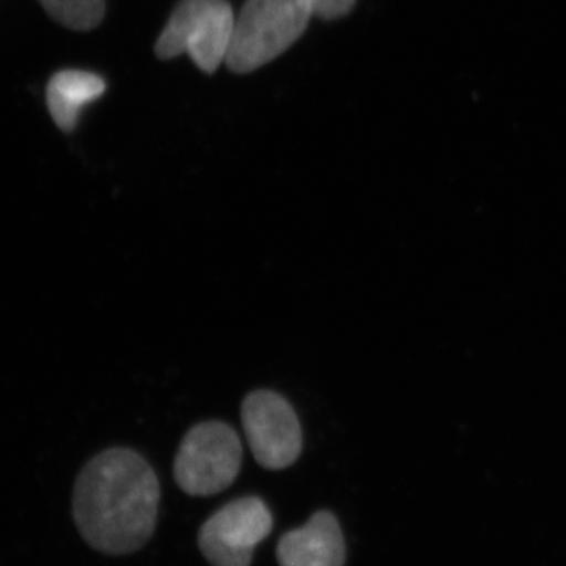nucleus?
<instances>
[{
	"mask_svg": "<svg viewBox=\"0 0 566 566\" xmlns=\"http://www.w3.org/2000/svg\"><path fill=\"white\" fill-rule=\"evenodd\" d=\"M158 476L126 447H112L88 461L74 482L73 520L84 542L109 556L147 545L158 521Z\"/></svg>",
	"mask_w": 566,
	"mask_h": 566,
	"instance_id": "obj_1",
	"label": "nucleus"
},
{
	"mask_svg": "<svg viewBox=\"0 0 566 566\" xmlns=\"http://www.w3.org/2000/svg\"><path fill=\"white\" fill-rule=\"evenodd\" d=\"M314 17L308 0H245L234 20L227 65L251 73L283 54Z\"/></svg>",
	"mask_w": 566,
	"mask_h": 566,
	"instance_id": "obj_2",
	"label": "nucleus"
},
{
	"mask_svg": "<svg viewBox=\"0 0 566 566\" xmlns=\"http://www.w3.org/2000/svg\"><path fill=\"white\" fill-rule=\"evenodd\" d=\"M234 20L227 0H181L156 41V55L169 61L188 54L205 73H214L227 62Z\"/></svg>",
	"mask_w": 566,
	"mask_h": 566,
	"instance_id": "obj_3",
	"label": "nucleus"
},
{
	"mask_svg": "<svg viewBox=\"0 0 566 566\" xmlns=\"http://www.w3.org/2000/svg\"><path fill=\"white\" fill-rule=\"evenodd\" d=\"M241 463L243 446L237 431L219 420H208L182 438L175 457V482L186 494L207 497L232 485Z\"/></svg>",
	"mask_w": 566,
	"mask_h": 566,
	"instance_id": "obj_4",
	"label": "nucleus"
},
{
	"mask_svg": "<svg viewBox=\"0 0 566 566\" xmlns=\"http://www.w3.org/2000/svg\"><path fill=\"white\" fill-rule=\"evenodd\" d=\"M241 420L256 463L281 471L303 452V430L293 406L273 390H255L241 405Z\"/></svg>",
	"mask_w": 566,
	"mask_h": 566,
	"instance_id": "obj_5",
	"label": "nucleus"
},
{
	"mask_svg": "<svg viewBox=\"0 0 566 566\" xmlns=\"http://www.w3.org/2000/svg\"><path fill=\"white\" fill-rule=\"evenodd\" d=\"M273 531V513L255 495L223 505L203 524L199 547L212 566H249L253 551Z\"/></svg>",
	"mask_w": 566,
	"mask_h": 566,
	"instance_id": "obj_6",
	"label": "nucleus"
},
{
	"mask_svg": "<svg viewBox=\"0 0 566 566\" xmlns=\"http://www.w3.org/2000/svg\"><path fill=\"white\" fill-rule=\"evenodd\" d=\"M346 547L333 513L318 512L304 527L282 536L277 546L281 566H344Z\"/></svg>",
	"mask_w": 566,
	"mask_h": 566,
	"instance_id": "obj_7",
	"label": "nucleus"
},
{
	"mask_svg": "<svg viewBox=\"0 0 566 566\" xmlns=\"http://www.w3.org/2000/svg\"><path fill=\"white\" fill-rule=\"evenodd\" d=\"M106 92V82L87 71L65 70L51 77L46 88L48 109L63 133L73 132L82 109Z\"/></svg>",
	"mask_w": 566,
	"mask_h": 566,
	"instance_id": "obj_8",
	"label": "nucleus"
},
{
	"mask_svg": "<svg viewBox=\"0 0 566 566\" xmlns=\"http://www.w3.org/2000/svg\"><path fill=\"white\" fill-rule=\"evenodd\" d=\"M52 20L73 31H92L104 18V0H39Z\"/></svg>",
	"mask_w": 566,
	"mask_h": 566,
	"instance_id": "obj_9",
	"label": "nucleus"
},
{
	"mask_svg": "<svg viewBox=\"0 0 566 566\" xmlns=\"http://www.w3.org/2000/svg\"><path fill=\"white\" fill-rule=\"evenodd\" d=\"M314 17L322 20H337L353 10L356 0H308Z\"/></svg>",
	"mask_w": 566,
	"mask_h": 566,
	"instance_id": "obj_10",
	"label": "nucleus"
}]
</instances>
